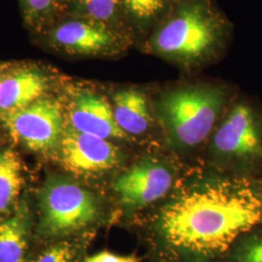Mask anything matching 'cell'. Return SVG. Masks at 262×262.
I'll return each mask as SVG.
<instances>
[{
  "mask_svg": "<svg viewBox=\"0 0 262 262\" xmlns=\"http://www.w3.org/2000/svg\"><path fill=\"white\" fill-rule=\"evenodd\" d=\"M209 158L222 172L262 177V105L237 96L209 139Z\"/></svg>",
  "mask_w": 262,
  "mask_h": 262,
  "instance_id": "4",
  "label": "cell"
},
{
  "mask_svg": "<svg viewBox=\"0 0 262 262\" xmlns=\"http://www.w3.org/2000/svg\"><path fill=\"white\" fill-rule=\"evenodd\" d=\"M140 257L136 254H118L109 251H102L92 255H85L81 262H141Z\"/></svg>",
  "mask_w": 262,
  "mask_h": 262,
  "instance_id": "20",
  "label": "cell"
},
{
  "mask_svg": "<svg viewBox=\"0 0 262 262\" xmlns=\"http://www.w3.org/2000/svg\"><path fill=\"white\" fill-rule=\"evenodd\" d=\"M232 26L212 0H174L168 13L144 40V51L184 70L219 58Z\"/></svg>",
  "mask_w": 262,
  "mask_h": 262,
  "instance_id": "2",
  "label": "cell"
},
{
  "mask_svg": "<svg viewBox=\"0 0 262 262\" xmlns=\"http://www.w3.org/2000/svg\"><path fill=\"white\" fill-rule=\"evenodd\" d=\"M66 2L72 7L77 18L92 19L131 34L123 17L121 0H66Z\"/></svg>",
  "mask_w": 262,
  "mask_h": 262,
  "instance_id": "17",
  "label": "cell"
},
{
  "mask_svg": "<svg viewBox=\"0 0 262 262\" xmlns=\"http://www.w3.org/2000/svg\"><path fill=\"white\" fill-rule=\"evenodd\" d=\"M151 243L169 262H215L262 225V183L220 170L180 182L147 217Z\"/></svg>",
  "mask_w": 262,
  "mask_h": 262,
  "instance_id": "1",
  "label": "cell"
},
{
  "mask_svg": "<svg viewBox=\"0 0 262 262\" xmlns=\"http://www.w3.org/2000/svg\"><path fill=\"white\" fill-rule=\"evenodd\" d=\"M24 186L23 166L14 150L0 151V215L8 213L19 199Z\"/></svg>",
  "mask_w": 262,
  "mask_h": 262,
  "instance_id": "16",
  "label": "cell"
},
{
  "mask_svg": "<svg viewBox=\"0 0 262 262\" xmlns=\"http://www.w3.org/2000/svg\"><path fill=\"white\" fill-rule=\"evenodd\" d=\"M8 69H9V64H0V83Z\"/></svg>",
  "mask_w": 262,
  "mask_h": 262,
  "instance_id": "21",
  "label": "cell"
},
{
  "mask_svg": "<svg viewBox=\"0 0 262 262\" xmlns=\"http://www.w3.org/2000/svg\"><path fill=\"white\" fill-rule=\"evenodd\" d=\"M94 231L42 243L36 252L28 250L25 262H81L93 240Z\"/></svg>",
  "mask_w": 262,
  "mask_h": 262,
  "instance_id": "15",
  "label": "cell"
},
{
  "mask_svg": "<svg viewBox=\"0 0 262 262\" xmlns=\"http://www.w3.org/2000/svg\"><path fill=\"white\" fill-rule=\"evenodd\" d=\"M258 180H259V181H260V182H261V183H262V177L260 179H258Z\"/></svg>",
  "mask_w": 262,
  "mask_h": 262,
  "instance_id": "22",
  "label": "cell"
},
{
  "mask_svg": "<svg viewBox=\"0 0 262 262\" xmlns=\"http://www.w3.org/2000/svg\"><path fill=\"white\" fill-rule=\"evenodd\" d=\"M31 240L30 214L20 207L0 222V262H25Z\"/></svg>",
  "mask_w": 262,
  "mask_h": 262,
  "instance_id": "13",
  "label": "cell"
},
{
  "mask_svg": "<svg viewBox=\"0 0 262 262\" xmlns=\"http://www.w3.org/2000/svg\"><path fill=\"white\" fill-rule=\"evenodd\" d=\"M133 36L92 19L74 17L47 28L48 46L58 53L79 57H113L124 54Z\"/></svg>",
  "mask_w": 262,
  "mask_h": 262,
  "instance_id": "7",
  "label": "cell"
},
{
  "mask_svg": "<svg viewBox=\"0 0 262 262\" xmlns=\"http://www.w3.org/2000/svg\"><path fill=\"white\" fill-rule=\"evenodd\" d=\"M51 76L35 64L10 68L0 83V115L23 109L46 96Z\"/></svg>",
  "mask_w": 262,
  "mask_h": 262,
  "instance_id": "11",
  "label": "cell"
},
{
  "mask_svg": "<svg viewBox=\"0 0 262 262\" xmlns=\"http://www.w3.org/2000/svg\"><path fill=\"white\" fill-rule=\"evenodd\" d=\"M63 107L66 124L75 130L106 140L129 139L115 121L111 102L91 88L72 86L67 91Z\"/></svg>",
  "mask_w": 262,
  "mask_h": 262,
  "instance_id": "10",
  "label": "cell"
},
{
  "mask_svg": "<svg viewBox=\"0 0 262 262\" xmlns=\"http://www.w3.org/2000/svg\"><path fill=\"white\" fill-rule=\"evenodd\" d=\"M56 151L63 168L84 178L100 177L118 168L122 160V151L112 141L75 130L67 124Z\"/></svg>",
  "mask_w": 262,
  "mask_h": 262,
  "instance_id": "9",
  "label": "cell"
},
{
  "mask_svg": "<svg viewBox=\"0 0 262 262\" xmlns=\"http://www.w3.org/2000/svg\"><path fill=\"white\" fill-rule=\"evenodd\" d=\"M237 95L225 84L198 83L166 90L152 102L165 144L174 151L195 150L207 141Z\"/></svg>",
  "mask_w": 262,
  "mask_h": 262,
  "instance_id": "3",
  "label": "cell"
},
{
  "mask_svg": "<svg viewBox=\"0 0 262 262\" xmlns=\"http://www.w3.org/2000/svg\"><path fill=\"white\" fill-rule=\"evenodd\" d=\"M0 120L13 140L40 154L56 150L66 127L63 103L48 95L23 109L1 114Z\"/></svg>",
  "mask_w": 262,
  "mask_h": 262,
  "instance_id": "8",
  "label": "cell"
},
{
  "mask_svg": "<svg viewBox=\"0 0 262 262\" xmlns=\"http://www.w3.org/2000/svg\"><path fill=\"white\" fill-rule=\"evenodd\" d=\"M19 2L25 23L29 28L40 31L52 27L66 0H19Z\"/></svg>",
  "mask_w": 262,
  "mask_h": 262,
  "instance_id": "18",
  "label": "cell"
},
{
  "mask_svg": "<svg viewBox=\"0 0 262 262\" xmlns=\"http://www.w3.org/2000/svg\"><path fill=\"white\" fill-rule=\"evenodd\" d=\"M225 258L226 262H262V225L240 235Z\"/></svg>",
  "mask_w": 262,
  "mask_h": 262,
  "instance_id": "19",
  "label": "cell"
},
{
  "mask_svg": "<svg viewBox=\"0 0 262 262\" xmlns=\"http://www.w3.org/2000/svg\"><path fill=\"white\" fill-rule=\"evenodd\" d=\"M178 182V169L170 159L147 155L117 176L113 190L124 212L134 215L163 201Z\"/></svg>",
  "mask_w": 262,
  "mask_h": 262,
  "instance_id": "6",
  "label": "cell"
},
{
  "mask_svg": "<svg viewBox=\"0 0 262 262\" xmlns=\"http://www.w3.org/2000/svg\"><path fill=\"white\" fill-rule=\"evenodd\" d=\"M110 102L115 121L129 138L146 135L157 121L152 102L138 88L128 86L116 91Z\"/></svg>",
  "mask_w": 262,
  "mask_h": 262,
  "instance_id": "12",
  "label": "cell"
},
{
  "mask_svg": "<svg viewBox=\"0 0 262 262\" xmlns=\"http://www.w3.org/2000/svg\"><path fill=\"white\" fill-rule=\"evenodd\" d=\"M40 220L35 234L47 243L94 231L102 214L93 191L66 179H50L39 193Z\"/></svg>",
  "mask_w": 262,
  "mask_h": 262,
  "instance_id": "5",
  "label": "cell"
},
{
  "mask_svg": "<svg viewBox=\"0 0 262 262\" xmlns=\"http://www.w3.org/2000/svg\"><path fill=\"white\" fill-rule=\"evenodd\" d=\"M174 0H121L122 13L132 36L145 39L165 17Z\"/></svg>",
  "mask_w": 262,
  "mask_h": 262,
  "instance_id": "14",
  "label": "cell"
}]
</instances>
